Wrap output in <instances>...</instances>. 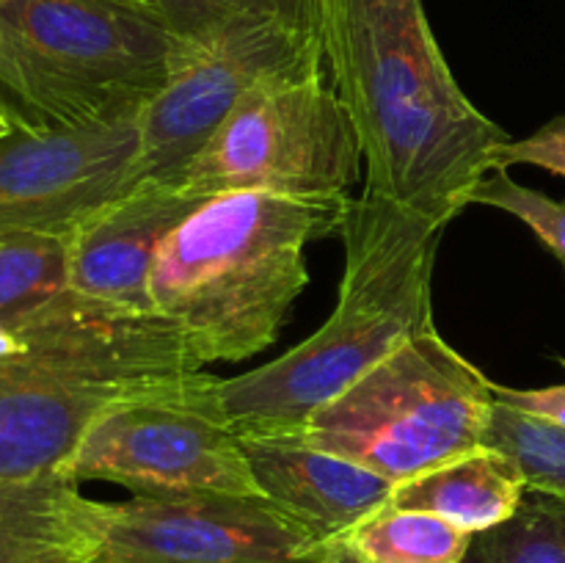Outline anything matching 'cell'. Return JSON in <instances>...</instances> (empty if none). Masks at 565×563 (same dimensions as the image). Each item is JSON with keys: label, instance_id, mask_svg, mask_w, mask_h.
Instances as JSON below:
<instances>
[{"label": "cell", "instance_id": "25", "mask_svg": "<svg viewBox=\"0 0 565 563\" xmlns=\"http://www.w3.org/2000/svg\"><path fill=\"white\" fill-rule=\"evenodd\" d=\"M17 130V125H14V119H11L9 116V110L3 108V105H0V144L6 141V138L11 136V132Z\"/></svg>", "mask_w": 565, "mask_h": 563}, {"label": "cell", "instance_id": "1", "mask_svg": "<svg viewBox=\"0 0 565 563\" xmlns=\"http://www.w3.org/2000/svg\"><path fill=\"white\" fill-rule=\"evenodd\" d=\"M326 66L345 103L367 191L450 224L497 169L505 127L463 94L423 0H315Z\"/></svg>", "mask_w": 565, "mask_h": 563}, {"label": "cell", "instance_id": "4", "mask_svg": "<svg viewBox=\"0 0 565 563\" xmlns=\"http://www.w3.org/2000/svg\"><path fill=\"white\" fill-rule=\"evenodd\" d=\"M204 370L158 312L64 293L0 348V484L58 472L94 419Z\"/></svg>", "mask_w": 565, "mask_h": 563}, {"label": "cell", "instance_id": "19", "mask_svg": "<svg viewBox=\"0 0 565 563\" xmlns=\"http://www.w3.org/2000/svg\"><path fill=\"white\" fill-rule=\"evenodd\" d=\"M483 445L511 456L530 491L565 500V428L497 401Z\"/></svg>", "mask_w": 565, "mask_h": 563}, {"label": "cell", "instance_id": "2", "mask_svg": "<svg viewBox=\"0 0 565 563\" xmlns=\"http://www.w3.org/2000/svg\"><path fill=\"white\" fill-rule=\"evenodd\" d=\"M447 224L364 188L351 199L337 304L296 348L218 379L215 401L241 436H292L309 414L434 326V270Z\"/></svg>", "mask_w": 565, "mask_h": 563}, {"label": "cell", "instance_id": "20", "mask_svg": "<svg viewBox=\"0 0 565 563\" xmlns=\"http://www.w3.org/2000/svg\"><path fill=\"white\" fill-rule=\"evenodd\" d=\"M158 6L180 42H199L237 22H287L320 33L315 0H158Z\"/></svg>", "mask_w": 565, "mask_h": 563}, {"label": "cell", "instance_id": "8", "mask_svg": "<svg viewBox=\"0 0 565 563\" xmlns=\"http://www.w3.org/2000/svg\"><path fill=\"white\" fill-rule=\"evenodd\" d=\"M58 472L77 484L125 486L138 497L263 495L207 370L99 414Z\"/></svg>", "mask_w": 565, "mask_h": 563}, {"label": "cell", "instance_id": "7", "mask_svg": "<svg viewBox=\"0 0 565 563\" xmlns=\"http://www.w3.org/2000/svg\"><path fill=\"white\" fill-rule=\"evenodd\" d=\"M362 163L329 66H309L254 83L174 185L193 199L235 191L348 199Z\"/></svg>", "mask_w": 565, "mask_h": 563}, {"label": "cell", "instance_id": "11", "mask_svg": "<svg viewBox=\"0 0 565 563\" xmlns=\"http://www.w3.org/2000/svg\"><path fill=\"white\" fill-rule=\"evenodd\" d=\"M141 110L75 127H17L0 144V237H70L130 191Z\"/></svg>", "mask_w": 565, "mask_h": 563}, {"label": "cell", "instance_id": "12", "mask_svg": "<svg viewBox=\"0 0 565 563\" xmlns=\"http://www.w3.org/2000/svg\"><path fill=\"white\" fill-rule=\"evenodd\" d=\"M171 185H138L70 235V290L130 312H154L149 296L166 237L202 204Z\"/></svg>", "mask_w": 565, "mask_h": 563}, {"label": "cell", "instance_id": "21", "mask_svg": "<svg viewBox=\"0 0 565 563\" xmlns=\"http://www.w3.org/2000/svg\"><path fill=\"white\" fill-rule=\"evenodd\" d=\"M469 204H486L519 219L565 268V202L513 180L508 169H494L478 182Z\"/></svg>", "mask_w": 565, "mask_h": 563}, {"label": "cell", "instance_id": "16", "mask_svg": "<svg viewBox=\"0 0 565 563\" xmlns=\"http://www.w3.org/2000/svg\"><path fill=\"white\" fill-rule=\"evenodd\" d=\"M64 293H70V237H0V348L14 346Z\"/></svg>", "mask_w": 565, "mask_h": 563}, {"label": "cell", "instance_id": "10", "mask_svg": "<svg viewBox=\"0 0 565 563\" xmlns=\"http://www.w3.org/2000/svg\"><path fill=\"white\" fill-rule=\"evenodd\" d=\"M334 544L263 495L105 502L94 563H323Z\"/></svg>", "mask_w": 565, "mask_h": 563}, {"label": "cell", "instance_id": "17", "mask_svg": "<svg viewBox=\"0 0 565 563\" xmlns=\"http://www.w3.org/2000/svg\"><path fill=\"white\" fill-rule=\"evenodd\" d=\"M359 563H463L472 535L434 513L386 506L342 539Z\"/></svg>", "mask_w": 565, "mask_h": 563}, {"label": "cell", "instance_id": "18", "mask_svg": "<svg viewBox=\"0 0 565 563\" xmlns=\"http://www.w3.org/2000/svg\"><path fill=\"white\" fill-rule=\"evenodd\" d=\"M463 563H565V500L527 491L508 522L472 535Z\"/></svg>", "mask_w": 565, "mask_h": 563}, {"label": "cell", "instance_id": "24", "mask_svg": "<svg viewBox=\"0 0 565 563\" xmlns=\"http://www.w3.org/2000/svg\"><path fill=\"white\" fill-rule=\"evenodd\" d=\"M323 563H359V561H356V557H353V552L348 550L345 544H337L334 550H331V555L326 557Z\"/></svg>", "mask_w": 565, "mask_h": 563}, {"label": "cell", "instance_id": "15", "mask_svg": "<svg viewBox=\"0 0 565 563\" xmlns=\"http://www.w3.org/2000/svg\"><path fill=\"white\" fill-rule=\"evenodd\" d=\"M527 491L519 464L497 447L483 445L397 484L390 508L434 513L475 535L508 522Z\"/></svg>", "mask_w": 565, "mask_h": 563}, {"label": "cell", "instance_id": "9", "mask_svg": "<svg viewBox=\"0 0 565 563\" xmlns=\"http://www.w3.org/2000/svg\"><path fill=\"white\" fill-rule=\"evenodd\" d=\"M326 66L320 33L287 22H237L199 42L177 39L163 88L143 105L130 191L171 185L254 83Z\"/></svg>", "mask_w": 565, "mask_h": 563}, {"label": "cell", "instance_id": "14", "mask_svg": "<svg viewBox=\"0 0 565 563\" xmlns=\"http://www.w3.org/2000/svg\"><path fill=\"white\" fill-rule=\"evenodd\" d=\"M105 502L64 472L0 484V563H94Z\"/></svg>", "mask_w": 565, "mask_h": 563}, {"label": "cell", "instance_id": "23", "mask_svg": "<svg viewBox=\"0 0 565 563\" xmlns=\"http://www.w3.org/2000/svg\"><path fill=\"white\" fill-rule=\"evenodd\" d=\"M557 362L565 368V357H557ZM494 395L497 401L508 403V406L519 408V412L550 419V423L565 428V384L535 386V390H516V386L494 384Z\"/></svg>", "mask_w": 565, "mask_h": 563}, {"label": "cell", "instance_id": "3", "mask_svg": "<svg viewBox=\"0 0 565 563\" xmlns=\"http://www.w3.org/2000/svg\"><path fill=\"white\" fill-rule=\"evenodd\" d=\"M348 208L351 196L274 191L204 199L160 248L152 309L182 331L202 368L257 357L309 287V243L340 235Z\"/></svg>", "mask_w": 565, "mask_h": 563}, {"label": "cell", "instance_id": "5", "mask_svg": "<svg viewBox=\"0 0 565 563\" xmlns=\"http://www.w3.org/2000/svg\"><path fill=\"white\" fill-rule=\"evenodd\" d=\"M174 50L158 0H0V105L17 127L141 110Z\"/></svg>", "mask_w": 565, "mask_h": 563}, {"label": "cell", "instance_id": "6", "mask_svg": "<svg viewBox=\"0 0 565 563\" xmlns=\"http://www.w3.org/2000/svg\"><path fill=\"white\" fill-rule=\"evenodd\" d=\"M494 403V381L430 329L315 408L292 436L397 486L483 447Z\"/></svg>", "mask_w": 565, "mask_h": 563}, {"label": "cell", "instance_id": "13", "mask_svg": "<svg viewBox=\"0 0 565 563\" xmlns=\"http://www.w3.org/2000/svg\"><path fill=\"white\" fill-rule=\"evenodd\" d=\"M241 442L263 495L334 546L384 511L395 491L392 480L318 450L301 436H241Z\"/></svg>", "mask_w": 565, "mask_h": 563}, {"label": "cell", "instance_id": "22", "mask_svg": "<svg viewBox=\"0 0 565 563\" xmlns=\"http://www.w3.org/2000/svg\"><path fill=\"white\" fill-rule=\"evenodd\" d=\"M519 163L539 166V169L565 177V114L544 121L527 138H511L502 147L497 169H511Z\"/></svg>", "mask_w": 565, "mask_h": 563}]
</instances>
